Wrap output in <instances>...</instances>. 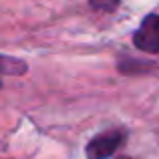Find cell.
<instances>
[{
  "label": "cell",
  "instance_id": "cell-1",
  "mask_svg": "<svg viewBox=\"0 0 159 159\" xmlns=\"http://www.w3.org/2000/svg\"><path fill=\"white\" fill-rule=\"evenodd\" d=\"M127 133L123 129H109L99 135H95L93 139L87 143V159H109L115 155V151L125 143Z\"/></svg>",
  "mask_w": 159,
  "mask_h": 159
},
{
  "label": "cell",
  "instance_id": "cell-4",
  "mask_svg": "<svg viewBox=\"0 0 159 159\" xmlns=\"http://www.w3.org/2000/svg\"><path fill=\"white\" fill-rule=\"evenodd\" d=\"M119 70L121 73H129V75H137V73L147 70V62L139 61V58H133V57H121Z\"/></svg>",
  "mask_w": 159,
  "mask_h": 159
},
{
  "label": "cell",
  "instance_id": "cell-2",
  "mask_svg": "<svg viewBox=\"0 0 159 159\" xmlns=\"http://www.w3.org/2000/svg\"><path fill=\"white\" fill-rule=\"evenodd\" d=\"M133 44L147 54L159 52V14L151 12L141 20V26L133 34Z\"/></svg>",
  "mask_w": 159,
  "mask_h": 159
},
{
  "label": "cell",
  "instance_id": "cell-3",
  "mask_svg": "<svg viewBox=\"0 0 159 159\" xmlns=\"http://www.w3.org/2000/svg\"><path fill=\"white\" fill-rule=\"evenodd\" d=\"M0 70L2 75H24L28 70V65L22 61V58H14V57H8V54H2L0 57Z\"/></svg>",
  "mask_w": 159,
  "mask_h": 159
},
{
  "label": "cell",
  "instance_id": "cell-5",
  "mask_svg": "<svg viewBox=\"0 0 159 159\" xmlns=\"http://www.w3.org/2000/svg\"><path fill=\"white\" fill-rule=\"evenodd\" d=\"M121 0H89V6L99 12H115Z\"/></svg>",
  "mask_w": 159,
  "mask_h": 159
},
{
  "label": "cell",
  "instance_id": "cell-6",
  "mask_svg": "<svg viewBox=\"0 0 159 159\" xmlns=\"http://www.w3.org/2000/svg\"><path fill=\"white\" fill-rule=\"evenodd\" d=\"M115 159H131V157H125V155H121V157H115Z\"/></svg>",
  "mask_w": 159,
  "mask_h": 159
}]
</instances>
